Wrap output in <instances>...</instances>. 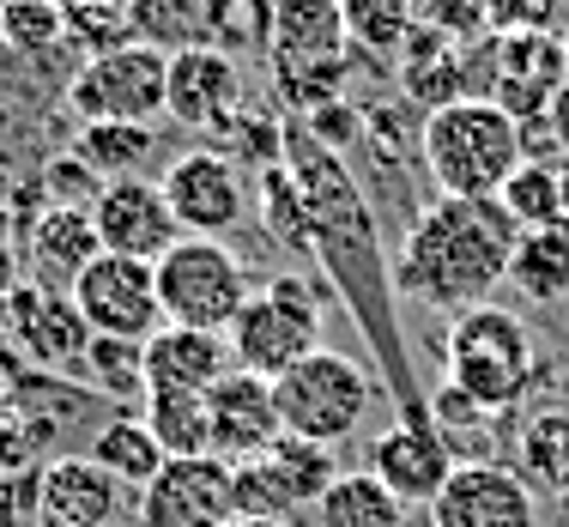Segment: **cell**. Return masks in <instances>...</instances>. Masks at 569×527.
Returning a JSON list of instances; mask_svg holds the SVG:
<instances>
[{"label": "cell", "instance_id": "10", "mask_svg": "<svg viewBox=\"0 0 569 527\" xmlns=\"http://www.w3.org/2000/svg\"><path fill=\"white\" fill-rule=\"evenodd\" d=\"M0 340L49 376H86L91 321L79 316V304L67 291H43V286L24 279V286L0 304Z\"/></svg>", "mask_w": 569, "mask_h": 527}, {"label": "cell", "instance_id": "33", "mask_svg": "<svg viewBox=\"0 0 569 527\" xmlns=\"http://www.w3.org/2000/svg\"><path fill=\"white\" fill-rule=\"evenodd\" d=\"M0 49H12V61L24 67H49L67 43V12L56 0H7V31H0Z\"/></svg>", "mask_w": 569, "mask_h": 527}, {"label": "cell", "instance_id": "47", "mask_svg": "<svg viewBox=\"0 0 569 527\" xmlns=\"http://www.w3.org/2000/svg\"><path fill=\"white\" fill-rule=\"evenodd\" d=\"M0 195H7V152H0Z\"/></svg>", "mask_w": 569, "mask_h": 527}, {"label": "cell", "instance_id": "46", "mask_svg": "<svg viewBox=\"0 0 569 527\" xmlns=\"http://www.w3.org/2000/svg\"><path fill=\"white\" fill-rule=\"evenodd\" d=\"M237 527H291V521H237Z\"/></svg>", "mask_w": 569, "mask_h": 527}, {"label": "cell", "instance_id": "5", "mask_svg": "<svg viewBox=\"0 0 569 527\" xmlns=\"http://www.w3.org/2000/svg\"><path fill=\"white\" fill-rule=\"evenodd\" d=\"M442 364L467 400H479L485 412H509L527 400V388L539 382V351H533V328L503 304H472L449 316L442 334Z\"/></svg>", "mask_w": 569, "mask_h": 527}, {"label": "cell", "instance_id": "32", "mask_svg": "<svg viewBox=\"0 0 569 527\" xmlns=\"http://www.w3.org/2000/svg\"><path fill=\"white\" fill-rule=\"evenodd\" d=\"M340 19H346V37L358 56H400L406 37L418 24V0H340Z\"/></svg>", "mask_w": 569, "mask_h": 527}, {"label": "cell", "instance_id": "50", "mask_svg": "<svg viewBox=\"0 0 569 527\" xmlns=\"http://www.w3.org/2000/svg\"><path fill=\"white\" fill-rule=\"evenodd\" d=\"M563 56H569V24H563Z\"/></svg>", "mask_w": 569, "mask_h": 527}, {"label": "cell", "instance_id": "9", "mask_svg": "<svg viewBox=\"0 0 569 527\" xmlns=\"http://www.w3.org/2000/svg\"><path fill=\"white\" fill-rule=\"evenodd\" d=\"M67 110L79 121H164L170 98V56L152 43H121L98 61H79L67 79Z\"/></svg>", "mask_w": 569, "mask_h": 527}, {"label": "cell", "instance_id": "16", "mask_svg": "<svg viewBox=\"0 0 569 527\" xmlns=\"http://www.w3.org/2000/svg\"><path fill=\"white\" fill-rule=\"evenodd\" d=\"M133 504L140 497L91 455H61L37 473V521L43 527H128Z\"/></svg>", "mask_w": 569, "mask_h": 527}, {"label": "cell", "instance_id": "25", "mask_svg": "<svg viewBox=\"0 0 569 527\" xmlns=\"http://www.w3.org/2000/svg\"><path fill=\"white\" fill-rule=\"evenodd\" d=\"M86 455H91V461H98L103 473H116V479L128 485L133 497H140L146 485L158 479V467H164V449H158L152 425H146L140 412H116V418H103Z\"/></svg>", "mask_w": 569, "mask_h": 527}, {"label": "cell", "instance_id": "42", "mask_svg": "<svg viewBox=\"0 0 569 527\" xmlns=\"http://www.w3.org/2000/svg\"><path fill=\"white\" fill-rule=\"evenodd\" d=\"M485 19L497 31H551L558 0H485Z\"/></svg>", "mask_w": 569, "mask_h": 527}, {"label": "cell", "instance_id": "37", "mask_svg": "<svg viewBox=\"0 0 569 527\" xmlns=\"http://www.w3.org/2000/svg\"><path fill=\"white\" fill-rule=\"evenodd\" d=\"M497 412H485L479 400H467L455 382H437L430 388V430L442 437V449L455 455V461H491L485 455V430H491Z\"/></svg>", "mask_w": 569, "mask_h": 527}, {"label": "cell", "instance_id": "52", "mask_svg": "<svg viewBox=\"0 0 569 527\" xmlns=\"http://www.w3.org/2000/svg\"><path fill=\"white\" fill-rule=\"evenodd\" d=\"M207 7H224V0H207Z\"/></svg>", "mask_w": 569, "mask_h": 527}, {"label": "cell", "instance_id": "49", "mask_svg": "<svg viewBox=\"0 0 569 527\" xmlns=\"http://www.w3.org/2000/svg\"><path fill=\"white\" fill-rule=\"evenodd\" d=\"M0 31H7V0H0Z\"/></svg>", "mask_w": 569, "mask_h": 527}, {"label": "cell", "instance_id": "18", "mask_svg": "<svg viewBox=\"0 0 569 527\" xmlns=\"http://www.w3.org/2000/svg\"><path fill=\"white\" fill-rule=\"evenodd\" d=\"M242 103H249V86H242L237 56H224V49H212V43H194V49H176V56H170L164 121L212 140V133H219Z\"/></svg>", "mask_w": 569, "mask_h": 527}, {"label": "cell", "instance_id": "53", "mask_svg": "<svg viewBox=\"0 0 569 527\" xmlns=\"http://www.w3.org/2000/svg\"><path fill=\"white\" fill-rule=\"evenodd\" d=\"M128 527H140V521H128Z\"/></svg>", "mask_w": 569, "mask_h": 527}, {"label": "cell", "instance_id": "4", "mask_svg": "<svg viewBox=\"0 0 569 527\" xmlns=\"http://www.w3.org/2000/svg\"><path fill=\"white\" fill-rule=\"evenodd\" d=\"M351 49L340 0H273V31H267V67H273V98L284 121L316 116L321 103L346 98L351 86Z\"/></svg>", "mask_w": 569, "mask_h": 527}, {"label": "cell", "instance_id": "29", "mask_svg": "<svg viewBox=\"0 0 569 527\" xmlns=\"http://www.w3.org/2000/svg\"><path fill=\"white\" fill-rule=\"evenodd\" d=\"M254 461L273 473V485L284 491V504H291V509H316L321 491L340 479V461H333V449H321V443H303V437H279L273 449L254 455Z\"/></svg>", "mask_w": 569, "mask_h": 527}, {"label": "cell", "instance_id": "45", "mask_svg": "<svg viewBox=\"0 0 569 527\" xmlns=\"http://www.w3.org/2000/svg\"><path fill=\"white\" fill-rule=\"evenodd\" d=\"M563 225H569V158H563Z\"/></svg>", "mask_w": 569, "mask_h": 527}, {"label": "cell", "instance_id": "54", "mask_svg": "<svg viewBox=\"0 0 569 527\" xmlns=\"http://www.w3.org/2000/svg\"><path fill=\"white\" fill-rule=\"evenodd\" d=\"M0 346H7V340H0Z\"/></svg>", "mask_w": 569, "mask_h": 527}, {"label": "cell", "instance_id": "20", "mask_svg": "<svg viewBox=\"0 0 569 527\" xmlns=\"http://www.w3.org/2000/svg\"><path fill=\"white\" fill-rule=\"evenodd\" d=\"M103 255L98 225H91V207H49L24 225V274L43 291H67L73 297L79 274Z\"/></svg>", "mask_w": 569, "mask_h": 527}, {"label": "cell", "instance_id": "2", "mask_svg": "<svg viewBox=\"0 0 569 527\" xmlns=\"http://www.w3.org/2000/svg\"><path fill=\"white\" fill-rule=\"evenodd\" d=\"M521 225L497 195H442L406 225L395 255V297H412L425 309L460 316L472 304H491L497 286H509V255Z\"/></svg>", "mask_w": 569, "mask_h": 527}, {"label": "cell", "instance_id": "24", "mask_svg": "<svg viewBox=\"0 0 569 527\" xmlns=\"http://www.w3.org/2000/svg\"><path fill=\"white\" fill-rule=\"evenodd\" d=\"M515 473L551 497H569V400L533 407L515 430Z\"/></svg>", "mask_w": 569, "mask_h": 527}, {"label": "cell", "instance_id": "43", "mask_svg": "<svg viewBox=\"0 0 569 527\" xmlns=\"http://www.w3.org/2000/svg\"><path fill=\"white\" fill-rule=\"evenodd\" d=\"M24 279H31V274H24V261H19V249H12V237H0V304H7V297L24 286Z\"/></svg>", "mask_w": 569, "mask_h": 527}, {"label": "cell", "instance_id": "41", "mask_svg": "<svg viewBox=\"0 0 569 527\" xmlns=\"http://www.w3.org/2000/svg\"><path fill=\"white\" fill-rule=\"evenodd\" d=\"M303 128H309V140H321L328 152H351V146L363 140V110L351 98H333V103H321L316 116H303Z\"/></svg>", "mask_w": 569, "mask_h": 527}, {"label": "cell", "instance_id": "27", "mask_svg": "<svg viewBox=\"0 0 569 527\" xmlns=\"http://www.w3.org/2000/svg\"><path fill=\"white\" fill-rule=\"evenodd\" d=\"M309 516L321 527H406V504L376 473H340Z\"/></svg>", "mask_w": 569, "mask_h": 527}, {"label": "cell", "instance_id": "6", "mask_svg": "<svg viewBox=\"0 0 569 527\" xmlns=\"http://www.w3.org/2000/svg\"><path fill=\"white\" fill-rule=\"evenodd\" d=\"M273 400H279V425L284 437H303V443H321V449H340L346 437L363 430V412L376 407V382L358 358L346 351H309L303 364L273 382Z\"/></svg>", "mask_w": 569, "mask_h": 527}, {"label": "cell", "instance_id": "36", "mask_svg": "<svg viewBox=\"0 0 569 527\" xmlns=\"http://www.w3.org/2000/svg\"><path fill=\"white\" fill-rule=\"evenodd\" d=\"M212 152H224L237 170L261 176V170L284 165V121L273 110H249V103H242V110L212 133Z\"/></svg>", "mask_w": 569, "mask_h": 527}, {"label": "cell", "instance_id": "28", "mask_svg": "<svg viewBox=\"0 0 569 527\" xmlns=\"http://www.w3.org/2000/svg\"><path fill=\"white\" fill-rule=\"evenodd\" d=\"M140 418L152 425L164 461H194V455H212V407L207 395H146Z\"/></svg>", "mask_w": 569, "mask_h": 527}, {"label": "cell", "instance_id": "21", "mask_svg": "<svg viewBox=\"0 0 569 527\" xmlns=\"http://www.w3.org/2000/svg\"><path fill=\"white\" fill-rule=\"evenodd\" d=\"M237 370L224 334H200V328H164L146 340V395H212L224 376Z\"/></svg>", "mask_w": 569, "mask_h": 527}, {"label": "cell", "instance_id": "1", "mask_svg": "<svg viewBox=\"0 0 569 527\" xmlns=\"http://www.w3.org/2000/svg\"><path fill=\"white\" fill-rule=\"evenodd\" d=\"M284 170L297 176L309 207V237H316L321 267L333 274V286L351 304L363 340L376 346V364L388 376V395L400 407V425H430V388H418L412 351L400 340L395 321V267L382 261V237H376V212L363 200V188L351 182L346 158L328 152L321 140H309L303 121H284Z\"/></svg>", "mask_w": 569, "mask_h": 527}, {"label": "cell", "instance_id": "39", "mask_svg": "<svg viewBox=\"0 0 569 527\" xmlns=\"http://www.w3.org/2000/svg\"><path fill=\"white\" fill-rule=\"evenodd\" d=\"M67 43H73L79 61H98L110 49L133 43V24L121 0H86V7H67Z\"/></svg>", "mask_w": 569, "mask_h": 527}, {"label": "cell", "instance_id": "23", "mask_svg": "<svg viewBox=\"0 0 569 527\" xmlns=\"http://www.w3.org/2000/svg\"><path fill=\"white\" fill-rule=\"evenodd\" d=\"M455 73H467V43L449 37L442 24L418 19L412 37H406V49H400V91L430 116V110H442V103H455V98H472Z\"/></svg>", "mask_w": 569, "mask_h": 527}, {"label": "cell", "instance_id": "13", "mask_svg": "<svg viewBox=\"0 0 569 527\" xmlns=\"http://www.w3.org/2000/svg\"><path fill=\"white\" fill-rule=\"evenodd\" d=\"M140 527H237V491H230V461L194 455V461H164L158 479L133 504Z\"/></svg>", "mask_w": 569, "mask_h": 527}, {"label": "cell", "instance_id": "19", "mask_svg": "<svg viewBox=\"0 0 569 527\" xmlns=\"http://www.w3.org/2000/svg\"><path fill=\"white\" fill-rule=\"evenodd\" d=\"M207 407H212V455H219V461H230V467L267 455V449L284 437L279 400H273V382H267V376L230 370L224 382L207 395Z\"/></svg>", "mask_w": 569, "mask_h": 527}, {"label": "cell", "instance_id": "34", "mask_svg": "<svg viewBox=\"0 0 569 527\" xmlns=\"http://www.w3.org/2000/svg\"><path fill=\"white\" fill-rule=\"evenodd\" d=\"M254 212H261V231L279 242V249L291 255H309L316 249V237H309V207H303V188H297V176L273 165L254 176Z\"/></svg>", "mask_w": 569, "mask_h": 527}, {"label": "cell", "instance_id": "22", "mask_svg": "<svg viewBox=\"0 0 569 527\" xmlns=\"http://www.w3.org/2000/svg\"><path fill=\"white\" fill-rule=\"evenodd\" d=\"M455 467L460 461L442 449V437L430 425H388L382 437L370 443V473L400 497L406 509H412V504H425V509L437 504V491L449 485Z\"/></svg>", "mask_w": 569, "mask_h": 527}, {"label": "cell", "instance_id": "31", "mask_svg": "<svg viewBox=\"0 0 569 527\" xmlns=\"http://www.w3.org/2000/svg\"><path fill=\"white\" fill-rule=\"evenodd\" d=\"M521 231H551L563 225V158H521V170L497 195Z\"/></svg>", "mask_w": 569, "mask_h": 527}, {"label": "cell", "instance_id": "35", "mask_svg": "<svg viewBox=\"0 0 569 527\" xmlns=\"http://www.w3.org/2000/svg\"><path fill=\"white\" fill-rule=\"evenodd\" d=\"M128 24H133V43H152V49H164V56L212 43L207 37V0H128Z\"/></svg>", "mask_w": 569, "mask_h": 527}, {"label": "cell", "instance_id": "3", "mask_svg": "<svg viewBox=\"0 0 569 527\" xmlns=\"http://www.w3.org/2000/svg\"><path fill=\"white\" fill-rule=\"evenodd\" d=\"M418 158L442 195H503V182L521 170V121L491 98H455L425 116L418 128Z\"/></svg>", "mask_w": 569, "mask_h": 527}, {"label": "cell", "instance_id": "15", "mask_svg": "<svg viewBox=\"0 0 569 527\" xmlns=\"http://www.w3.org/2000/svg\"><path fill=\"white\" fill-rule=\"evenodd\" d=\"M91 225H98L103 255H128V261H158L182 242V225L170 219V200L152 176H116L91 200Z\"/></svg>", "mask_w": 569, "mask_h": 527}, {"label": "cell", "instance_id": "17", "mask_svg": "<svg viewBox=\"0 0 569 527\" xmlns=\"http://www.w3.org/2000/svg\"><path fill=\"white\" fill-rule=\"evenodd\" d=\"M430 527H539L533 485L503 461H460L430 504Z\"/></svg>", "mask_w": 569, "mask_h": 527}, {"label": "cell", "instance_id": "44", "mask_svg": "<svg viewBox=\"0 0 569 527\" xmlns=\"http://www.w3.org/2000/svg\"><path fill=\"white\" fill-rule=\"evenodd\" d=\"M546 128H551V146H558V152L569 158V86L558 91V98H551V110H546Z\"/></svg>", "mask_w": 569, "mask_h": 527}, {"label": "cell", "instance_id": "12", "mask_svg": "<svg viewBox=\"0 0 569 527\" xmlns=\"http://www.w3.org/2000/svg\"><path fill=\"white\" fill-rule=\"evenodd\" d=\"M79 316L91 321V334L110 340H152L164 328V304H158V267L128 261V255H98L73 286Z\"/></svg>", "mask_w": 569, "mask_h": 527}, {"label": "cell", "instance_id": "51", "mask_svg": "<svg viewBox=\"0 0 569 527\" xmlns=\"http://www.w3.org/2000/svg\"><path fill=\"white\" fill-rule=\"evenodd\" d=\"M563 400H569V370H563Z\"/></svg>", "mask_w": 569, "mask_h": 527}, {"label": "cell", "instance_id": "30", "mask_svg": "<svg viewBox=\"0 0 569 527\" xmlns=\"http://www.w3.org/2000/svg\"><path fill=\"white\" fill-rule=\"evenodd\" d=\"M73 152L86 158L103 182H116V176H140L146 158L158 152V128H146V121H86Z\"/></svg>", "mask_w": 569, "mask_h": 527}, {"label": "cell", "instance_id": "11", "mask_svg": "<svg viewBox=\"0 0 569 527\" xmlns=\"http://www.w3.org/2000/svg\"><path fill=\"white\" fill-rule=\"evenodd\" d=\"M170 200V219L182 225V237H230L237 225H249V182L212 146H194V152H176L164 176H158Z\"/></svg>", "mask_w": 569, "mask_h": 527}, {"label": "cell", "instance_id": "38", "mask_svg": "<svg viewBox=\"0 0 569 527\" xmlns=\"http://www.w3.org/2000/svg\"><path fill=\"white\" fill-rule=\"evenodd\" d=\"M86 382L121 400H146V346L140 340H110V334H91L86 351Z\"/></svg>", "mask_w": 569, "mask_h": 527}, {"label": "cell", "instance_id": "7", "mask_svg": "<svg viewBox=\"0 0 569 527\" xmlns=\"http://www.w3.org/2000/svg\"><path fill=\"white\" fill-rule=\"evenodd\" d=\"M230 358L237 370L279 382L291 364H303L309 351H321V297L303 274H273L267 286L249 291L242 316L230 321Z\"/></svg>", "mask_w": 569, "mask_h": 527}, {"label": "cell", "instance_id": "14", "mask_svg": "<svg viewBox=\"0 0 569 527\" xmlns=\"http://www.w3.org/2000/svg\"><path fill=\"white\" fill-rule=\"evenodd\" d=\"M569 86V56H563V31H503L491 43V91L485 98L503 103L521 121H546L551 98Z\"/></svg>", "mask_w": 569, "mask_h": 527}, {"label": "cell", "instance_id": "8", "mask_svg": "<svg viewBox=\"0 0 569 527\" xmlns=\"http://www.w3.org/2000/svg\"><path fill=\"white\" fill-rule=\"evenodd\" d=\"M158 304L164 321L200 334H230V321L249 304V267L219 237H182L170 255H158Z\"/></svg>", "mask_w": 569, "mask_h": 527}, {"label": "cell", "instance_id": "26", "mask_svg": "<svg viewBox=\"0 0 569 527\" xmlns=\"http://www.w3.org/2000/svg\"><path fill=\"white\" fill-rule=\"evenodd\" d=\"M509 286L527 297V304H563L569 297V225H551V231H521L509 255Z\"/></svg>", "mask_w": 569, "mask_h": 527}, {"label": "cell", "instance_id": "48", "mask_svg": "<svg viewBox=\"0 0 569 527\" xmlns=\"http://www.w3.org/2000/svg\"><path fill=\"white\" fill-rule=\"evenodd\" d=\"M56 7H61V12H67V7H86V0H56ZM121 7H128V0H121Z\"/></svg>", "mask_w": 569, "mask_h": 527}, {"label": "cell", "instance_id": "40", "mask_svg": "<svg viewBox=\"0 0 569 527\" xmlns=\"http://www.w3.org/2000/svg\"><path fill=\"white\" fill-rule=\"evenodd\" d=\"M37 182H43L49 207H91V200H98V188H103V176L91 170L79 152H61V158H49V165H43Z\"/></svg>", "mask_w": 569, "mask_h": 527}]
</instances>
